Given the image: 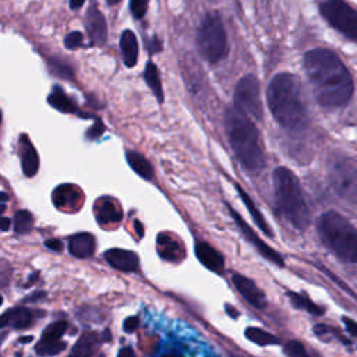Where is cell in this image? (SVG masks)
<instances>
[{"label": "cell", "mask_w": 357, "mask_h": 357, "mask_svg": "<svg viewBox=\"0 0 357 357\" xmlns=\"http://www.w3.org/2000/svg\"><path fill=\"white\" fill-rule=\"evenodd\" d=\"M197 47L201 56L210 63H218L228 53L226 31L218 13H208L197 31Z\"/></svg>", "instance_id": "cell-6"}, {"label": "cell", "mask_w": 357, "mask_h": 357, "mask_svg": "<svg viewBox=\"0 0 357 357\" xmlns=\"http://www.w3.org/2000/svg\"><path fill=\"white\" fill-rule=\"evenodd\" d=\"M324 244L343 263H357V229L340 214L325 213L318 222Z\"/></svg>", "instance_id": "cell-5"}, {"label": "cell", "mask_w": 357, "mask_h": 357, "mask_svg": "<svg viewBox=\"0 0 357 357\" xmlns=\"http://www.w3.org/2000/svg\"><path fill=\"white\" fill-rule=\"evenodd\" d=\"M288 357H310L304 349V346L297 340H290L283 347Z\"/></svg>", "instance_id": "cell-31"}, {"label": "cell", "mask_w": 357, "mask_h": 357, "mask_svg": "<svg viewBox=\"0 0 357 357\" xmlns=\"http://www.w3.org/2000/svg\"><path fill=\"white\" fill-rule=\"evenodd\" d=\"M158 253L163 260L178 261L183 258V249L170 233H160L158 236Z\"/></svg>", "instance_id": "cell-22"}, {"label": "cell", "mask_w": 357, "mask_h": 357, "mask_svg": "<svg viewBox=\"0 0 357 357\" xmlns=\"http://www.w3.org/2000/svg\"><path fill=\"white\" fill-rule=\"evenodd\" d=\"M34 228V217L31 215V213L23 210L19 211L15 215V231L19 235H26L30 233Z\"/></svg>", "instance_id": "cell-29"}, {"label": "cell", "mask_w": 357, "mask_h": 357, "mask_svg": "<svg viewBox=\"0 0 357 357\" xmlns=\"http://www.w3.org/2000/svg\"><path fill=\"white\" fill-rule=\"evenodd\" d=\"M165 357H183V356L177 354V353H173V354H169V356H165Z\"/></svg>", "instance_id": "cell-45"}, {"label": "cell", "mask_w": 357, "mask_h": 357, "mask_svg": "<svg viewBox=\"0 0 357 357\" xmlns=\"http://www.w3.org/2000/svg\"><path fill=\"white\" fill-rule=\"evenodd\" d=\"M81 201V192L73 185H62L53 192V203L59 210L74 211L80 208Z\"/></svg>", "instance_id": "cell-18"}, {"label": "cell", "mask_w": 357, "mask_h": 357, "mask_svg": "<svg viewBox=\"0 0 357 357\" xmlns=\"http://www.w3.org/2000/svg\"><path fill=\"white\" fill-rule=\"evenodd\" d=\"M120 49L122 58L127 67H134L138 60V42L134 33L126 30L120 38Z\"/></svg>", "instance_id": "cell-23"}, {"label": "cell", "mask_w": 357, "mask_h": 357, "mask_svg": "<svg viewBox=\"0 0 357 357\" xmlns=\"http://www.w3.org/2000/svg\"><path fill=\"white\" fill-rule=\"evenodd\" d=\"M19 152H20V159H22V167L23 172L27 177H33L37 174L40 169V156L30 141V137L27 134H23L19 141Z\"/></svg>", "instance_id": "cell-16"}, {"label": "cell", "mask_w": 357, "mask_h": 357, "mask_svg": "<svg viewBox=\"0 0 357 357\" xmlns=\"http://www.w3.org/2000/svg\"><path fill=\"white\" fill-rule=\"evenodd\" d=\"M110 340V333L106 329L103 333L84 332L73 346L69 357H91L103 342Z\"/></svg>", "instance_id": "cell-13"}, {"label": "cell", "mask_w": 357, "mask_h": 357, "mask_svg": "<svg viewBox=\"0 0 357 357\" xmlns=\"http://www.w3.org/2000/svg\"><path fill=\"white\" fill-rule=\"evenodd\" d=\"M147 48H148L149 53H152V55L159 53L162 51V42L156 37H153L147 41Z\"/></svg>", "instance_id": "cell-37"}, {"label": "cell", "mask_w": 357, "mask_h": 357, "mask_svg": "<svg viewBox=\"0 0 357 357\" xmlns=\"http://www.w3.org/2000/svg\"><path fill=\"white\" fill-rule=\"evenodd\" d=\"M48 102L55 108L58 109L59 112H63V113H77L78 109H77V105L73 102V99L70 97H67L65 94V91L60 88V87H55L48 98Z\"/></svg>", "instance_id": "cell-26"}, {"label": "cell", "mask_w": 357, "mask_h": 357, "mask_svg": "<svg viewBox=\"0 0 357 357\" xmlns=\"http://www.w3.org/2000/svg\"><path fill=\"white\" fill-rule=\"evenodd\" d=\"M95 238L91 233H78L69 239V250L76 258H90L95 253Z\"/></svg>", "instance_id": "cell-21"}, {"label": "cell", "mask_w": 357, "mask_h": 357, "mask_svg": "<svg viewBox=\"0 0 357 357\" xmlns=\"http://www.w3.org/2000/svg\"><path fill=\"white\" fill-rule=\"evenodd\" d=\"M324 20L346 38L357 42V10L344 0H325L319 6Z\"/></svg>", "instance_id": "cell-8"}, {"label": "cell", "mask_w": 357, "mask_h": 357, "mask_svg": "<svg viewBox=\"0 0 357 357\" xmlns=\"http://www.w3.org/2000/svg\"><path fill=\"white\" fill-rule=\"evenodd\" d=\"M119 2H120V0H108L109 5H116V3H119Z\"/></svg>", "instance_id": "cell-44"}, {"label": "cell", "mask_w": 357, "mask_h": 357, "mask_svg": "<svg viewBox=\"0 0 357 357\" xmlns=\"http://www.w3.org/2000/svg\"><path fill=\"white\" fill-rule=\"evenodd\" d=\"M95 217L99 225H109V224H117L123 218V213L119 207V204L109 199H101L95 204Z\"/></svg>", "instance_id": "cell-20"}, {"label": "cell", "mask_w": 357, "mask_h": 357, "mask_svg": "<svg viewBox=\"0 0 357 357\" xmlns=\"http://www.w3.org/2000/svg\"><path fill=\"white\" fill-rule=\"evenodd\" d=\"M343 321H344V324H346L347 331H349L353 336H357V324H356L354 321L349 319V318H343Z\"/></svg>", "instance_id": "cell-39"}, {"label": "cell", "mask_w": 357, "mask_h": 357, "mask_svg": "<svg viewBox=\"0 0 357 357\" xmlns=\"http://www.w3.org/2000/svg\"><path fill=\"white\" fill-rule=\"evenodd\" d=\"M196 256L199 261L208 268L210 271L215 274H224L225 271V258L224 256L215 250L213 246H210L206 242H199L196 244Z\"/></svg>", "instance_id": "cell-17"}, {"label": "cell", "mask_w": 357, "mask_h": 357, "mask_svg": "<svg viewBox=\"0 0 357 357\" xmlns=\"http://www.w3.org/2000/svg\"><path fill=\"white\" fill-rule=\"evenodd\" d=\"M225 127L229 144L242 163L250 172H258L265 166V153L260 134L249 116L231 108L225 115Z\"/></svg>", "instance_id": "cell-3"}, {"label": "cell", "mask_w": 357, "mask_h": 357, "mask_svg": "<svg viewBox=\"0 0 357 357\" xmlns=\"http://www.w3.org/2000/svg\"><path fill=\"white\" fill-rule=\"evenodd\" d=\"M288 296L290 297V301L293 303L294 307L300 308V310H306L307 313L310 314H314V315H321L324 311L321 307H318L317 304H314L313 301H310L307 297L299 294V293H294V292H289Z\"/></svg>", "instance_id": "cell-30"}, {"label": "cell", "mask_w": 357, "mask_h": 357, "mask_svg": "<svg viewBox=\"0 0 357 357\" xmlns=\"http://www.w3.org/2000/svg\"><path fill=\"white\" fill-rule=\"evenodd\" d=\"M103 133H105V126H103V123H102L101 120H97V122L91 126V128L88 130L87 137L91 138V140H95V138H99Z\"/></svg>", "instance_id": "cell-35"}, {"label": "cell", "mask_w": 357, "mask_h": 357, "mask_svg": "<svg viewBox=\"0 0 357 357\" xmlns=\"http://www.w3.org/2000/svg\"><path fill=\"white\" fill-rule=\"evenodd\" d=\"M235 188H236V190H238V193H239V196H240V199H242V201L244 203V206L247 207V210H249V213H250V215H251V218L254 219V222L257 224V226L267 235V236H269V238H272L274 236V233H272V231H271V228H269V225L265 222V219H264V217H263V214L260 213V210L256 207V204L253 203V200L250 199V196L240 188V185H235Z\"/></svg>", "instance_id": "cell-25"}, {"label": "cell", "mask_w": 357, "mask_h": 357, "mask_svg": "<svg viewBox=\"0 0 357 357\" xmlns=\"http://www.w3.org/2000/svg\"><path fill=\"white\" fill-rule=\"evenodd\" d=\"M83 41H84L83 34L78 33V31H73V33H70V34L65 38V47H66L67 49H76V48L83 47Z\"/></svg>", "instance_id": "cell-33"}, {"label": "cell", "mask_w": 357, "mask_h": 357, "mask_svg": "<svg viewBox=\"0 0 357 357\" xmlns=\"http://www.w3.org/2000/svg\"><path fill=\"white\" fill-rule=\"evenodd\" d=\"M138 325H140L138 317H128V318H126V321L123 324V328L127 333H131L138 328Z\"/></svg>", "instance_id": "cell-36"}, {"label": "cell", "mask_w": 357, "mask_h": 357, "mask_svg": "<svg viewBox=\"0 0 357 357\" xmlns=\"http://www.w3.org/2000/svg\"><path fill=\"white\" fill-rule=\"evenodd\" d=\"M49 67H51V72L58 77H62V78H72L73 77V70L67 65H63L62 62L51 60Z\"/></svg>", "instance_id": "cell-32"}, {"label": "cell", "mask_w": 357, "mask_h": 357, "mask_svg": "<svg viewBox=\"0 0 357 357\" xmlns=\"http://www.w3.org/2000/svg\"><path fill=\"white\" fill-rule=\"evenodd\" d=\"M228 208H229V213H231L232 218H233L235 222L238 224L239 229H240L242 233L244 235V238L257 249V251H258L265 260L274 263V264L278 265V267H283L285 263H283V258L281 257V254L276 253L274 249H271L267 243H264V242L256 235V232L249 226V224H246L244 219H243L231 206H228Z\"/></svg>", "instance_id": "cell-11"}, {"label": "cell", "mask_w": 357, "mask_h": 357, "mask_svg": "<svg viewBox=\"0 0 357 357\" xmlns=\"http://www.w3.org/2000/svg\"><path fill=\"white\" fill-rule=\"evenodd\" d=\"M84 3H85V0H70V8L73 10H78Z\"/></svg>", "instance_id": "cell-41"}, {"label": "cell", "mask_w": 357, "mask_h": 357, "mask_svg": "<svg viewBox=\"0 0 357 357\" xmlns=\"http://www.w3.org/2000/svg\"><path fill=\"white\" fill-rule=\"evenodd\" d=\"M232 282L238 292L247 300V303L256 308H264L267 306V297L263 290L247 276L242 274H233Z\"/></svg>", "instance_id": "cell-12"}, {"label": "cell", "mask_w": 357, "mask_h": 357, "mask_svg": "<svg viewBox=\"0 0 357 357\" xmlns=\"http://www.w3.org/2000/svg\"><path fill=\"white\" fill-rule=\"evenodd\" d=\"M126 158H127L130 167L138 176L145 178V181H151V178H153V167L145 156H142L141 153H138L135 151H128L126 153Z\"/></svg>", "instance_id": "cell-24"}, {"label": "cell", "mask_w": 357, "mask_h": 357, "mask_svg": "<svg viewBox=\"0 0 357 357\" xmlns=\"http://www.w3.org/2000/svg\"><path fill=\"white\" fill-rule=\"evenodd\" d=\"M119 357H135L134 351L131 347H123L120 351H119Z\"/></svg>", "instance_id": "cell-40"}, {"label": "cell", "mask_w": 357, "mask_h": 357, "mask_svg": "<svg viewBox=\"0 0 357 357\" xmlns=\"http://www.w3.org/2000/svg\"><path fill=\"white\" fill-rule=\"evenodd\" d=\"M328 178L335 193L347 203L357 204V160L336 155L329 160Z\"/></svg>", "instance_id": "cell-7"}, {"label": "cell", "mask_w": 357, "mask_h": 357, "mask_svg": "<svg viewBox=\"0 0 357 357\" xmlns=\"http://www.w3.org/2000/svg\"><path fill=\"white\" fill-rule=\"evenodd\" d=\"M267 101L274 119L285 128L296 130L306 126L307 103L299 78L290 73H281L272 78L267 91Z\"/></svg>", "instance_id": "cell-2"}, {"label": "cell", "mask_w": 357, "mask_h": 357, "mask_svg": "<svg viewBox=\"0 0 357 357\" xmlns=\"http://www.w3.org/2000/svg\"><path fill=\"white\" fill-rule=\"evenodd\" d=\"M35 313L26 307H15L8 310L0 318V326H12L15 329H24L34 324Z\"/></svg>", "instance_id": "cell-19"}, {"label": "cell", "mask_w": 357, "mask_h": 357, "mask_svg": "<svg viewBox=\"0 0 357 357\" xmlns=\"http://www.w3.org/2000/svg\"><path fill=\"white\" fill-rule=\"evenodd\" d=\"M105 260L112 268L123 272H134L138 269V265H140L138 256L133 251L123 250V249L108 250L105 253Z\"/></svg>", "instance_id": "cell-14"}, {"label": "cell", "mask_w": 357, "mask_h": 357, "mask_svg": "<svg viewBox=\"0 0 357 357\" xmlns=\"http://www.w3.org/2000/svg\"><path fill=\"white\" fill-rule=\"evenodd\" d=\"M235 108L246 116L261 120L263 119V102L260 83L254 76L243 77L235 88Z\"/></svg>", "instance_id": "cell-9"}, {"label": "cell", "mask_w": 357, "mask_h": 357, "mask_svg": "<svg viewBox=\"0 0 357 357\" xmlns=\"http://www.w3.org/2000/svg\"><path fill=\"white\" fill-rule=\"evenodd\" d=\"M144 78L148 84V87L151 88V91L153 92L155 98L162 103L163 102V88H162V80H160V74H159V69L152 63L148 62L145 66V72H144Z\"/></svg>", "instance_id": "cell-27"}, {"label": "cell", "mask_w": 357, "mask_h": 357, "mask_svg": "<svg viewBox=\"0 0 357 357\" xmlns=\"http://www.w3.org/2000/svg\"><path fill=\"white\" fill-rule=\"evenodd\" d=\"M130 9L137 20L142 19L147 12V0H130Z\"/></svg>", "instance_id": "cell-34"}, {"label": "cell", "mask_w": 357, "mask_h": 357, "mask_svg": "<svg viewBox=\"0 0 357 357\" xmlns=\"http://www.w3.org/2000/svg\"><path fill=\"white\" fill-rule=\"evenodd\" d=\"M244 335L246 338L258 344V346H269V344H278L279 343V339L276 336H274L272 333L261 329V328H254V326H250L244 331Z\"/></svg>", "instance_id": "cell-28"}, {"label": "cell", "mask_w": 357, "mask_h": 357, "mask_svg": "<svg viewBox=\"0 0 357 357\" xmlns=\"http://www.w3.org/2000/svg\"><path fill=\"white\" fill-rule=\"evenodd\" d=\"M304 70L317 102L324 108H340L353 97L350 72L329 49H313L304 56Z\"/></svg>", "instance_id": "cell-1"}, {"label": "cell", "mask_w": 357, "mask_h": 357, "mask_svg": "<svg viewBox=\"0 0 357 357\" xmlns=\"http://www.w3.org/2000/svg\"><path fill=\"white\" fill-rule=\"evenodd\" d=\"M67 329L66 321H58L51 324L42 333L41 340L37 343V353L44 357H51L62 353L66 349V342L62 340L63 333Z\"/></svg>", "instance_id": "cell-10"}, {"label": "cell", "mask_w": 357, "mask_h": 357, "mask_svg": "<svg viewBox=\"0 0 357 357\" xmlns=\"http://www.w3.org/2000/svg\"><path fill=\"white\" fill-rule=\"evenodd\" d=\"M85 26L94 45H102L106 41V37H108L106 20L95 5H92L87 12Z\"/></svg>", "instance_id": "cell-15"}, {"label": "cell", "mask_w": 357, "mask_h": 357, "mask_svg": "<svg viewBox=\"0 0 357 357\" xmlns=\"http://www.w3.org/2000/svg\"><path fill=\"white\" fill-rule=\"evenodd\" d=\"M45 246H47L49 250L58 251V253H60V251L63 250V243H62L60 240H58V239H49V240H47V242H45Z\"/></svg>", "instance_id": "cell-38"}, {"label": "cell", "mask_w": 357, "mask_h": 357, "mask_svg": "<svg viewBox=\"0 0 357 357\" xmlns=\"http://www.w3.org/2000/svg\"><path fill=\"white\" fill-rule=\"evenodd\" d=\"M274 192L278 213L293 228L304 231L310 225V210L296 174L288 167L275 169Z\"/></svg>", "instance_id": "cell-4"}, {"label": "cell", "mask_w": 357, "mask_h": 357, "mask_svg": "<svg viewBox=\"0 0 357 357\" xmlns=\"http://www.w3.org/2000/svg\"><path fill=\"white\" fill-rule=\"evenodd\" d=\"M9 228H10V219L2 218V231H3V232H8Z\"/></svg>", "instance_id": "cell-42"}, {"label": "cell", "mask_w": 357, "mask_h": 357, "mask_svg": "<svg viewBox=\"0 0 357 357\" xmlns=\"http://www.w3.org/2000/svg\"><path fill=\"white\" fill-rule=\"evenodd\" d=\"M134 226H135L137 235H138L140 238H142V235H144V229H142V225H141L138 221H135V222H134Z\"/></svg>", "instance_id": "cell-43"}]
</instances>
